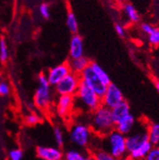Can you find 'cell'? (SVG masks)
Here are the masks:
<instances>
[{
	"instance_id": "obj_1",
	"label": "cell",
	"mask_w": 159,
	"mask_h": 160,
	"mask_svg": "<svg viewBox=\"0 0 159 160\" xmlns=\"http://www.w3.org/2000/svg\"><path fill=\"white\" fill-rule=\"evenodd\" d=\"M90 128L94 134L103 137L113 131L115 128V122L111 109L102 105L94 112H91Z\"/></svg>"
},
{
	"instance_id": "obj_2",
	"label": "cell",
	"mask_w": 159,
	"mask_h": 160,
	"mask_svg": "<svg viewBox=\"0 0 159 160\" xmlns=\"http://www.w3.org/2000/svg\"><path fill=\"white\" fill-rule=\"evenodd\" d=\"M100 106H102L101 97L97 95L84 82L80 81V85L74 95V109L77 108L91 113Z\"/></svg>"
},
{
	"instance_id": "obj_3",
	"label": "cell",
	"mask_w": 159,
	"mask_h": 160,
	"mask_svg": "<svg viewBox=\"0 0 159 160\" xmlns=\"http://www.w3.org/2000/svg\"><path fill=\"white\" fill-rule=\"evenodd\" d=\"M37 81L38 86L33 95V103L37 109L46 111L52 103V86L50 85L45 73L39 74Z\"/></svg>"
},
{
	"instance_id": "obj_4",
	"label": "cell",
	"mask_w": 159,
	"mask_h": 160,
	"mask_svg": "<svg viewBox=\"0 0 159 160\" xmlns=\"http://www.w3.org/2000/svg\"><path fill=\"white\" fill-rule=\"evenodd\" d=\"M107 148L105 149L117 160H122L128 156L126 146V135L118 132L116 130L112 131L105 136Z\"/></svg>"
},
{
	"instance_id": "obj_5",
	"label": "cell",
	"mask_w": 159,
	"mask_h": 160,
	"mask_svg": "<svg viewBox=\"0 0 159 160\" xmlns=\"http://www.w3.org/2000/svg\"><path fill=\"white\" fill-rule=\"evenodd\" d=\"M92 131L89 125L84 123H74L70 128V141L78 148H87L92 138Z\"/></svg>"
},
{
	"instance_id": "obj_6",
	"label": "cell",
	"mask_w": 159,
	"mask_h": 160,
	"mask_svg": "<svg viewBox=\"0 0 159 160\" xmlns=\"http://www.w3.org/2000/svg\"><path fill=\"white\" fill-rule=\"evenodd\" d=\"M80 75L71 72L66 77H64L56 86H54V91L58 95H72L74 96L80 85Z\"/></svg>"
},
{
	"instance_id": "obj_7",
	"label": "cell",
	"mask_w": 159,
	"mask_h": 160,
	"mask_svg": "<svg viewBox=\"0 0 159 160\" xmlns=\"http://www.w3.org/2000/svg\"><path fill=\"white\" fill-rule=\"evenodd\" d=\"M101 100H102L103 106L112 110L118 104L123 102L125 99H124L123 92L120 89H119V87H117L113 83H111L107 87V90H106L104 95L101 97Z\"/></svg>"
},
{
	"instance_id": "obj_8",
	"label": "cell",
	"mask_w": 159,
	"mask_h": 160,
	"mask_svg": "<svg viewBox=\"0 0 159 160\" xmlns=\"http://www.w3.org/2000/svg\"><path fill=\"white\" fill-rule=\"evenodd\" d=\"M81 81L84 82L89 88H91L97 95L102 97L107 90V86H105L99 78L95 75V73L92 72V70L90 68V66L84 70V72L80 74Z\"/></svg>"
},
{
	"instance_id": "obj_9",
	"label": "cell",
	"mask_w": 159,
	"mask_h": 160,
	"mask_svg": "<svg viewBox=\"0 0 159 160\" xmlns=\"http://www.w3.org/2000/svg\"><path fill=\"white\" fill-rule=\"evenodd\" d=\"M74 110V96L58 95L55 103L56 113L62 117L68 118Z\"/></svg>"
},
{
	"instance_id": "obj_10",
	"label": "cell",
	"mask_w": 159,
	"mask_h": 160,
	"mask_svg": "<svg viewBox=\"0 0 159 160\" xmlns=\"http://www.w3.org/2000/svg\"><path fill=\"white\" fill-rule=\"evenodd\" d=\"M69 73H71V69L69 67V64L68 62H64L51 68L48 71L46 76L51 86H56Z\"/></svg>"
},
{
	"instance_id": "obj_11",
	"label": "cell",
	"mask_w": 159,
	"mask_h": 160,
	"mask_svg": "<svg viewBox=\"0 0 159 160\" xmlns=\"http://www.w3.org/2000/svg\"><path fill=\"white\" fill-rule=\"evenodd\" d=\"M36 155L41 160H63L64 159V153L62 150L58 147L38 146L36 147Z\"/></svg>"
},
{
	"instance_id": "obj_12",
	"label": "cell",
	"mask_w": 159,
	"mask_h": 160,
	"mask_svg": "<svg viewBox=\"0 0 159 160\" xmlns=\"http://www.w3.org/2000/svg\"><path fill=\"white\" fill-rule=\"evenodd\" d=\"M147 140H149L147 131H136L128 134L126 136V146L128 154L140 145H142L144 142H146Z\"/></svg>"
},
{
	"instance_id": "obj_13",
	"label": "cell",
	"mask_w": 159,
	"mask_h": 160,
	"mask_svg": "<svg viewBox=\"0 0 159 160\" xmlns=\"http://www.w3.org/2000/svg\"><path fill=\"white\" fill-rule=\"evenodd\" d=\"M70 59H75L84 56V43L83 38L77 34H72L70 41V49H69Z\"/></svg>"
},
{
	"instance_id": "obj_14",
	"label": "cell",
	"mask_w": 159,
	"mask_h": 160,
	"mask_svg": "<svg viewBox=\"0 0 159 160\" xmlns=\"http://www.w3.org/2000/svg\"><path fill=\"white\" fill-rule=\"evenodd\" d=\"M135 125V117L132 114L129 113L125 117L121 118L120 120H118L117 122H115V128L118 132H120L124 135H128L131 132H132V130Z\"/></svg>"
},
{
	"instance_id": "obj_15",
	"label": "cell",
	"mask_w": 159,
	"mask_h": 160,
	"mask_svg": "<svg viewBox=\"0 0 159 160\" xmlns=\"http://www.w3.org/2000/svg\"><path fill=\"white\" fill-rule=\"evenodd\" d=\"M91 60L86 57L85 55L82 57H79V58H75V59H70L68 61L69 67L71 69V72L76 73L80 75L84 70H86L90 64H91Z\"/></svg>"
},
{
	"instance_id": "obj_16",
	"label": "cell",
	"mask_w": 159,
	"mask_h": 160,
	"mask_svg": "<svg viewBox=\"0 0 159 160\" xmlns=\"http://www.w3.org/2000/svg\"><path fill=\"white\" fill-rule=\"evenodd\" d=\"M111 111H112V114L114 122H117L118 120H120L121 118H123L126 115H128L129 113H131V107L126 100H124L123 102L115 106Z\"/></svg>"
},
{
	"instance_id": "obj_17",
	"label": "cell",
	"mask_w": 159,
	"mask_h": 160,
	"mask_svg": "<svg viewBox=\"0 0 159 160\" xmlns=\"http://www.w3.org/2000/svg\"><path fill=\"white\" fill-rule=\"evenodd\" d=\"M90 68L92 70V72L95 73V75L99 78V80L105 85V86H109L112 81H111V77L110 75L108 74V72L99 65L98 63L96 62H91L90 64Z\"/></svg>"
},
{
	"instance_id": "obj_18",
	"label": "cell",
	"mask_w": 159,
	"mask_h": 160,
	"mask_svg": "<svg viewBox=\"0 0 159 160\" xmlns=\"http://www.w3.org/2000/svg\"><path fill=\"white\" fill-rule=\"evenodd\" d=\"M65 160H92V154L83 152L77 149H70L64 153Z\"/></svg>"
},
{
	"instance_id": "obj_19",
	"label": "cell",
	"mask_w": 159,
	"mask_h": 160,
	"mask_svg": "<svg viewBox=\"0 0 159 160\" xmlns=\"http://www.w3.org/2000/svg\"><path fill=\"white\" fill-rule=\"evenodd\" d=\"M148 138L152 146H159V122L151 123L147 128Z\"/></svg>"
},
{
	"instance_id": "obj_20",
	"label": "cell",
	"mask_w": 159,
	"mask_h": 160,
	"mask_svg": "<svg viewBox=\"0 0 159 160\" xmlns=\"http://www.w3.org/2000/svg\"><path fill=\"white\" fill-rule=\"evenodd\" d=\"M123 11L126 14L127 18L132 23H137L140 20V16H139L138 12L136 11L135 7L130 3H125L123 5Z\"/></svg>"
},
{
	"instance_id": "obj_21",
	"label": "cell",
	"mask_w": 159,
	"mask_h": 160,
	"mask_svg": "<svg viewBox=\"0 0 159 160\" xmlns=\"http://www.w3.org/2000/svg\"><path fill=\"white\" fill-rule=\"evenodd\" d=\"M66 24H67V27H68L69 31L72 34H77V32H78V22H77L75 14L72 11H69L68 13H67Z\"/></svg>"
},
{
	"instance_id": "obj_22",
	"label": "cell",
	"mask_w": 159,
	"mask_h": 160,
	"mask_svg": "<svg viewBox=\"0 0 159 160\" xmlns=\"http://www.w3.org/2000/svg\"><path fill=\"white\" fill-rule=\"evenodd\" d=\"M9 59V48L4 36H0V62L5 64Z\"/></svg>"
},
{
	"instance_id": "obj_23",
	"label": "cell",
	"mask_w": 159,
	"mask_h": 160,
	"mask_svg": "<svg viewBox=\"0 0 159 160\" xmlns=\"http://www.w3.org/2000/svg\"><path fill=\"white\" fill-rule=\"evenodd\" d=\"M92 160H117L115 157H113L109 152H107L104 149L97 150L92 152Z\"/></svg>"
},
{
	"instance_id": "obj_24",
	"label": "cell",
	"mask_w": 159,
	"mask_h": 160,
	"mask_svg": "<svg viewBox=\"0 0 159 160\" xmlns=\"http://www.w3.org/2000/svg\"><path fill=\"white\" fill-rule=\"evenodd\" d=\"M53 137L55 140V143L57 145L58 148H62L64 145V134L62 130L59 128V127H54L53 128Z\"/></svg>"
},
{
	"instance_id": "obj_25",
	"label": "cell",
	"mask_w": 159,
	"mask_h": 160,
	"mask_svg": "<svg viewBox=\"0 0 159 160\" xmlns=\"http://www.w3.org/2000/svg\"><path fill=\"white\" fill-rule=\"evenodd\" d=\"M23 156H24V152L23 150L20 148L12 149L8 153L9 160H22Z\"/></svg>"
},
{
	"instance_id": "obj_26",
	"label": "cell",
	"mask_w": 159,
	"mask_h": 160,
	"mask_svg": "<svg viewBox=\"0 0 159 160\" xmlns=\"http://www.w3.org/2000/svg\"><path fill=\"white\" fill-rule=\"evenodd\" d=\"M148 41L152 46L159 45V29H153V31L148 35Z\"/></svg>"
},
{
	"instance_id": "obj_27",
	"label": "cell",
	"mask_w": 159,
	"mask_h": 160,
	"mask_svg": "<svg viewBox=\"0 0 159 160\" xmlns=\"http://www.w3.org/2000/svg\"><path fill=\"white\" fill-rule=\"evenodd\" d=\"M39 122H40V117H39V115H37L34 112H32V113L28 114L26 116V118H25V123L28 126H35Z\"/></svg>"
},
{
	"instance_id": "obj_28",
	"label": "cell",
	"mask_w": 159,
	"mask_h": 160,
	"mask_svg": "<svg viewBox=\"0 0 159 160\" xmlns=\"http://www.w3.org/2000/svg\"><path fill=\"white\" fill-rule=\"evenodd\" d=\"M143 160H159V146H152Z\"/></svg>"
},
{
	"instance_id": "obj_29",
	"label": "cell",
	"mask_w": 159,
	"mask_h": 160,
	"mask_svg": "<svg viewBox=\"0 0 159 160\" xmlns=\"http://www.w3.org/2000/svg\"><path fill=\"white\" fill-rule=\"evenodd\" d=\"M39 13L44 18V19H49L51 16V11H50V6L47 3H42L39 5Z\"/></svg>"
},
{
	"instance_id": "obj_30",
	"label": "cell",
	"mask_w": 159,
	"mask_h": 160,
	"mask_svg": "<svg viewBox=\"0 0 159 160\" xmlns=\"http://www.w3.org/2000/svg\"><path fill=\"white\" fill-rule=\"evenodd\" d=\"M11 92V87L10 84L5 81V80H1L0 81V96H8Z\"/></svg>"
},
{
	"instance_id": "obj_31",
	"label": "cell",
	"mask_w": 159,
	"mask_h": 160,
	"mask_svg": "<svg viewBox=\"0 0 159 160\" xmlns=\"http://www.w3.org/2000/svg\"><path fill=\"white\" fill-rule=\"evenodd\" d=\"M140 29H141V31L144 33H146L147 35H149L153 31L154 27H152L150 23H142L141 26H140Z\"/></svg>"
},
{
	"instance_id": "obj_32",
	"label": "cell",
	"mask_w": 159,
	"mask_h": 160,
	"mask_svg": "<svg viewBox=\"0 0 159 160\" xmlns=\"http://www.w3.org/2000/svg\"><path fill=\"white\" fill-rule=\"evenodd\" d=\"M114 30L116 32V33L120 36V37H124L125 34H126V31H125V28L119 23H116L114 24Z\"/></svg>"
},
{
	"instance_id": "obj_33",
	"label": "cell",
	"mask_w": 159,
	"mask_h": 160,
	"mask_svg": "<svg viewBox=\"0 0 159 160\" xmlns=\"http://www.w3.org/2000/svg\"><path fill=\"white\" fill-rule=\"evenodd\" d=\"M154 87H155L156 91L159 92V80H156V81L154 82Z\"/></svg>"
},
{
	"instance_id": "obj_34",
	"label": "cell",
	"mask_w": 159,
	"mask_h": 160,
	"mask_svg": "<svg viewBox=\"0 0 159 160\" xmlns=\"http://www.w3.org/2000/svg\"><path fill=\"white\" fill-rule=\"evenodd\" d=\"M122 160H133L132 158H131L130 156H127L126 158H124V159H122Z\"/></svg>"
},
{
	"instance_id": "obj_35",
	"label": "cell",
	"mask_w": 159,
	"mask_h": 160,
	"mask_svg": "<svg viewBox=\"0 0 159 160\" xmlns=\"http://www.w3.org/2000/svg\"><path fill=\"white\" fill-rule=\"evenodd\" d=\"M13 1H17V0H13Z\"/></svg>"
}]
</instances>
